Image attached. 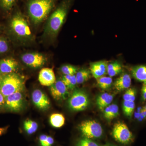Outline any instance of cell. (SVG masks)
<instances>
[{
    "instance_id": "13",
    "label": "cell",
    "mask_w": 146,
    "mask_h": 146,
    "mask_svg": "<svg viewBox=\"0 0 146 146\" xmlns=\"http://www.w3.org/2000/svg\"><path fill=\"white\" fill-rule=\"evenodd\" d=\"M38 80L40 84L44 86H50L55 82V76L51 68H44L39 72Z\"/></svg>"
},
{
    "instance_id": "25",
    "label": "cell",
    "mask_w": 146,
    "mask_h": 146,
    "mask_svg": "<svg viewBox=\"0 0 146 146\" xmlns=\"http://www.w3.org/2000/svg\"><path fill=\"white\" fill-rule=\"evenodd\" d=\"M62 80L70 90H74L77 84L75 75H64L62 77Z\"/></svg>"
},
{
    "instance_id": "17",
    "label": "cell",
    "mask_w": 146,
    "mask_h": 146,
    "mask_svg": "<svg viewBox=\"0 0 146 146\" xmlns=\"http://www.w3.org/2000/svg\"><path fill=\"white\" fill-rule=\"evenodd\" d=\"M132 76L138 81H146V65H141L133 66L131 69Z\"/></svg>"
},
{
    "instance_id": "10",
    "label": "cell",
    "mask_w": 146,
    "mask_h": 146,
    "mask_svg": "<svg viewBox=\"0 0 146 146\" xmlns=\"http://www.w3.org/2000/svg\"><path fill=\"white\" fill-rule=\"evenodd\" d=\"M53 98L57 100H63L70 97L68 89L62 80H56L50 87Z\"/></svg>"
},
{
    "instance_id": "27",
    "label": "cell",
    "mask_w": 146,
    "mask_h": 146,
    "mask_svg": "<svg viewBox=\"0 0 146 146\" xmlns=\"http://www.w3.org/2000/svg\"><path fill=\"white\" fill-rule=\"evenodd\" d=\"M17 0H0V7L6 11H9L16 4Z\"/></svg>"
},
{
    "instance_id": "36",
    "label": "cell",
    "mask_w": 146,
    "mask_h": 146,
    "mask_svg": "<svg viewBox=\"0 0 146 146\" xmlns=\"http://www.w3.org/2000/svg\"><path fill=\"white\" fill-rule=\"evenodd\" d=\"M103 146H118L117 145H113V144H110V143H106Z\"/></svg>"
},
{
    "instance_id": "38",
    "label": "cell",
    "mask_w": 146,
    "mask_h": 146,
    "mask_svg": "<svg viewBox=\"0 0 146 146\" xmlns=\"http://www.w3.org/2000/svg\"><path fill=\"white\" fill-rule=\"evenodd\" d=\"M2 74H1V71H0V76Z\"/></svg>"
},
{
    "instance_id": "12",
    "label": "cell",
    "mask_w": 146,
    "mask_h": 146,
    "mask_svg": "<svg viewBox=\"0 0 146 146\" xmlns=\"http://www.w3.org/2000/svg\"><path fill=\"white\" fill-rule=\"evenodd\" d=\"M107 61L101 60L91 63L90 65V71L94 78L97 79L107 74L108 66Z\"/></svg>"
},
{
    "instance_id": "7",
    "label": "cell",
    "mask_w": 146,
    "mask_h": 146,
    "mask_svg": "<svg viewBox=\"0 0 146 146\" xmlns=\"http://www.w3.org/2000/svg\"><path fill=\"white\" fill-rule=\"evenodd\" d=\"M112 135L116 141L123 144L130 143L133 140V135L125 123H116L112 131Z\"/></svg>"
},
{
    "instance_id": "3",
    "label": "cell",
    "mask_w": 146,
    "mask_h": 146,
    "mask_svg": "<svg viewBox=\"0 0 146 146\" xmlns=\"http://www.w3.org/2000/svg\"><path fill=\"white\" fill-rule=\"evenodd\" d=\"M25 86L24 78L16 73L2 74L1 76L0 92L5 97L18 91H22Z\"/></svg>"
},
{
    "instance_id": "28",
    "label": "cell",
    "mask_w": 146,
    "mask_h": 146,
    "mask_svg": "<svg viewBox=\"0 0 146 146\" xmlns=\"http://www.w3.org/2000/svg\"><path fill=\"white\" fill-rule=\"evenodd\" d=\"M136 90L134 88H129L127 89L123 96L124 101L134 102L136 99Z\"/></svg>"
},
{
    "instance_id": "19",
    "label": "cell",
    "mask_w": 146,
    "mask_h": 146,
    "mask_svg": "<svg viewBox=\"0 0 146 146\" xmlns=\"http://www.w3.org/2000/svg\"><path fill=\"white\" fill-rule=\"evenodd\" d=\"M91 73L90 70L83 68L78 70L75 74L77 82L81 84L86 82L91 78Z\"/></svg>"
},
{
    "instance_id": "2",
    "label": "cell",
    "mask_w": 146,
    "mask_h": 146,
    "mask_svg": "<svg viewBox=\"0 0 146 146\" xmlns=\"http://www.w3.org/2000/svg\"><path fill=\"white\" fill-rule=\"evenodd\" d=\"M58 0H29L28 13L32 21L35 25L46 19Z\"/></svg>"
},
{
    "instance_id": "34",
    "label": "cell",
    "mask_w": 146,
    "mask_h": 146,
    "mask_svg": "<svg viewBox=\"0 0 146 146\" xmlns=\"http://www.w3.org/2000/svg\"><path fill=\"white\" fill-rule=\"evenodd\" d=\"M5 102V97L4 96L3 94L0 92V110L4 107Z\"/></svg>"
},
{
    "instance_id": "5",
    "label": "cell",
    "mask_w": 146,
    "mask_h": 146,
    "mask_svg": "<svg viewBox=\"0 0 146 146\" xmlns=\"http://www.w3.org/2000/svg\"><path fill=\"white\" fill-rule=\"evenodd\" d=\"M89 104L88 95L85 91L81 89H75L68 100L69 108L75 112L83 111L87 108Z\"/></svg>"
},
{
    "instance_id": "16",
    "label": "cell",
    "mask_w": 146,
    "mask_h": 146,
    "mask_svg": "<svg viewBox=\"0 0 146 146\" xmlns=\"http://www.w3.org/2000/svg\"><path fill=\"white\" fill-rule=\"evenodd\" d=\"M114 99V95L108 93L100 94L96 99V104L100 110L103 111L112 103Z\"/></svg>"
},
{
    "instance_id": "24",
    "label": "cell",
    "mask_w": 146,
    "mask_h": 146,
    "mask_svg": "<svg viewBox=\"0 0 146 146\" xmlns=\"http://www.w3.org/2000/svg\"><path fill=\"white\" fill-rule=\"evenodd\" d=\"M135 108L134 102L124 101L123 104V110L126 116L129 117H131L134 112Z\"/></svg>"
},
{
    "instance_id": "18",
    "label": "cell",
    "mask_w": 146,
    "mask_h": 146,
    "mask_svg": "<svg viewBox=\"0 0 146 146\" xmlns=\"http://www.w3.org/2000/svg\"><path fill=\"white\" fill-rule=\"evenodd\" d=\"M103 111L104 117L108 120L113 119L119 115V107L116 104L110 105Z\"/></svg>"
},
{
    "instance_id": "35",
    "label": "cell",
    "mask_w": 146,
    "mask_h": 146,
    "mask_svg": "<svg viewBox=\"0 0 146 146\" xmlns=\"http://www.w3.org/2000/svg\"><path fill=\"white\" fill-rule=\"evenodd\" d=\"M9 126L5 127H0V136H2L3 134H5L7 131Z\"/></svg>"
},
{
    "instance_id": "15",
    "label": "cell",
    "mask_w": 146,
    "mask_h": 146,
    "mask_svg": "<svg viewBox=\"0 0 146 146\" xmlns=\"http://www.w3.org/2000/svg\"><path fill=\"white\" fill-rule=\"evenodd\" d=\"M131 79L128 73H125L116 79L114 83V87L117 91H121L127 89L131 85Z\"/></svg>"
},
{
    "instance_id": "33",
    "label": "cell",
    "mask_w": 146,
    "mask_h": 146,
    "mask_svg": "<svg viewBox=\"0 0 146 146\" xmlns=\"http://www.w3.org/2000/svg\"><path fill=\"white\" fill-rule=\"evenodd\" d=\"M48 136L46 134H42L40 135L39 137V143L40 145L42 146L44 143L45 141L46 140Z\"/></svg>"
},
{
    "instance_id": "23",
    "label": "cell",
    "mask_w": 146,
    "mask_h": 146,
    "mask_svg": "<svg viewBox=\"0 0 146 146\" xmlns=\"http://www.w3.org/2000/svg\"><path fill=\"white\" fill-rule=\"evenodd\" d=\"M38 128V124L34 121L27 119L24 122V129L29 135H31L35 133L37 131Z\"/></svg>"
},
{
    "instance_id": "30",
    "label": "cell",
    "mask_w": 146,
    "mask_h": 146,
    "mask_svg": "<svg viewBox=\"0 0 146 146\" xmlns=\"http://www.w3.org/2000/svg\"><path fill=\"white\" fill-rule=\"evenodd\" d=\"M9 46L5 39L0 38V54L5 53L8 51Z\"/></svg>"
},
{
    "instance_id": "8",
    "label": "cell",
    "mask_w": 146,
    "mask_h": 146,
    "mask_svg": "<svg viewBox=\"0 0 146 146\" xmlns=\"http://www.w3.org/2000/svg\"><path fill=\"white\" fill-rule=\"evenodd\" d=\"M24 102L21 91H18L5 97L4 108L11 112H19L23 107Z\"/></svg>"
},
{
    "instance_id": "1",
    "label": "cell",
    "mask_w": 146,
    "mask_h": 146,
    "mask_svg": "<svg viewBox=\"0 0 146 146\" xmlns=\"http://www.w3.org/2000/svg\"><path fill=\"white\" fill-rule=\"evenodd\" d=\"M74 0H62L48 19L44 35L50 39L57 36L65 22Z\"/></svg>"
},
{
    "instance_id": "11",
    "label": "cell",
    "mask_w": 146,
    "mask_h": 146,
    "mask_svg": "<svg viewBox=\"0 0 146 146\" xmlns=\"http://www.w3.org/2000/svg\"><path fill=\"white\" fill-rule=\"evenodd\" d=\"M32 100L35 106L42 110H47L50 106V100L46 94L40 89H35L32 94Z\"/></svg>"
},
{
    "instance_id": "31",
    "label": "cell",
    "mask_w": 146,
    "mask_h": 146,
    "mask_svg": "<svg viewBox=\"0 0 146 146\" xmlns=\"http://www.w3.org/2000/svg\"><path fill=\"white\" fill-rule=\"evenodd\" d=\"M54 143V139L52 137L48 136L46 141L42 146H52Z\"/></svg>"
},
{
    "instance_id": "20",
    "label": "cell",
    "mask_w": 146,
    "mask_h": 146,
    "mask_svg": "<svg viewBox=\"0 0 146 146\" xmlns=\"http://www.w3.org/2000/svg\"><path fill=\"white\" fill-rule=\"evenodd\" d=\"M122 71V66L119 62L116 61L108 64L107 74L110 77L115 76L121 72Z\"/></svg>"
},
{
    "instance_id": "22",
    "label": "cell",
    "mask_w": 146,
    "mask_h": 146,
    "mask_svg": "<svg viewBox=\"0 0 146 146\" xmlns=\"http://www.w3.org/2000/svg\"><path fill=\"white\" fill-rule=\"evenodd\" d=\"M97 82L98 86L103 90L109 89L112 84V79L111 77L102 76L97 79Z\"/></svg>"
},
{
    "instance_id": "6",
    "label": "cell",
    "mask_w": 146,
    "mask_h": 146,
    "mask_svg": "<svg viewBox=\"0 0 146 146\" xmlns=\"http://www.w3.org/2000/svg\"><path fill=\"white\" fill-rule=\"evenodd\" d=\"M78 128L83 137L89 139L99 138L103 133L101 125L95 120L83 121L79 125Z\"/></svg>"
},
{
    "instance_id": "37",
    "label": "cell",
    "mask_w": 146,
    "mask_h": 146,
    "mask_svg": "<svg viewBox=\"0 0 146 146\" xmlns=\"http://www.w3.org/2000/svg\"><path fill=\"white\" fill-rule=\"evenodd\" d=\"M1 75L0 76V86H1Z\"/></svg>"
},
{
    "instance_id": "4",
    "label": "cell",
    "mask_w": 146,
    "mask_h": 146,
    "mask_svg": "<svg viewBox=\"0 0 146 146\" xmlns=\"http://www.w3.org/2000/svg\"><path fill=\"white\" fill-rule=\"evenodd\" d=\"M9 27L17 38L27 40L32 38V33L27 21L19 11L15 13L11 19Z\"/></svg>"
},
{
    "instance_id": "14",
    "label": "cell",
    "mask_w": 146,
    "mask_h": 146,
    "mask_svg": "<svg viewBox=\"0 0 146 146\" xmlns=\"http://www.w3.org/2000/svg\"><path fill=\"white\" fill-rule=\"evenodd\" d=\"M18 68V62L12 58H4L0 60V71L2 74L15 73Z\"/></svg>"
},
{
    "instance_id": "21",
    "label": "cell",
    "mask_w": 146,
    "mask_h": 146,
    "mask_svg": "<svg viewBox=\"0 0 146 146\" xmlns=\"http://www.w3.org/2000/svg\"><path fill=\"white\" fill-rule=\"evenodd\" d=\"M65 119L63 115L55 113L51 115L50 122L52 127L55 128L62 127L65 124Z\"/></svg>"
},
{
    "instance_id": "26",
    "label": "cell",
    "mask_w": 146,
    "mask_h": 146,
    "mask_svg": "<svg viewBox=\"0 0 146 146\" xmlns=\"http://www.w3.org/2000/svg\"><path fill=\"white\" fill-rule=\"evenodd\" d=\"M60 71L64 75H74L78 70V68L71 65H63L60 68Z\"/></svg>"
},
{
    "instance_id": "32",
    "label": "cell",
    "mask_w": 146,
    "mask_h": 146,
    "mask_svg": "<svg viewBox=\"0 0 146 146\" xmlns=\"http://www.w3.org/2000/svg\"><path fill=\"white\" fill-rule=\"evenodd\" d=\"M142 98L144 101H146V81L144 82L141 89Z\"/></svg>"
},
{
    "instance_id": "29",
    "label": "cell",
    "mask_w": 146,
    "mask_h": 146,
    "mask_svg": "<svg viewBox=\"0 0 146 146\" xmlns=\"http://www.w3.org/2000/svg\"><path fill=\"white\" fill-rule=\"evenodd\" d=\"M76 146H100L97 143L89 138H83L79 139L76 144Z\"/></svg>"
},
{
    "instance_id": "9",
    "label": "cell",
    "mask_w": 146,
    "mask_h": 146,
    "mask_svg": "<svg viewBox=\"0 0 146 146\" xmlns=\"http://www.w3.org/2000/svg\"><path fill=\"white\" fill-rule=\"evenodd\" d=\"M21 58L27 66L35 69L41 68L46 62L44 56L37 52L26 53L21 56Z\"/></svg>"
}]
</instances>
